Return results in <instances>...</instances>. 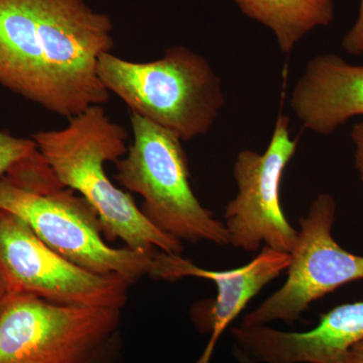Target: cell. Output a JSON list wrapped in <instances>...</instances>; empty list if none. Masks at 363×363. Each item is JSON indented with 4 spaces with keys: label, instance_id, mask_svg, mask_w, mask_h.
<instances>
[{
    "label": "cell",
    "instance_id": "obj_1",
    "mask_svg": "<svg viewBox=\"0 0 363 363\" xmlns=\"http://www.w3.org/2000/svg\"><path fill=\"white\" fill-rule=\"evenodd\" d=\"M38 149L63 187L84 197L96 210L108 240H121L140 252L181 255L182 241L162 233L143 213L133 197L112 183L105 164L128 152V133L102 106H92L69 119L63 130L39 131Z\"/></svg>",
    "mask_w": 363,
    "mask_h": 363
},
{
    "label": "cell",
    "instance_id": "obj_2",
    "mask_svg": "<svg viewBox=\"0 0 363 363\" xmlns=\"http://www.w3.org/2000/svg\"><path fill=\"white\" fill-rule=\"evenodd\" d=\"M98 76L131 113L189 142L206 135L225 104L221 81L204 57L184 45L162 58L136 63L111 52L98 61Z\"/></svg>",
    "mask_w": 363,
    "mask_h": 363
},
{
    "label": "cell",
    "instance_id": "obj_3",
    "mask_svg": "<svg viewBox=\"0 0 363 363\" xmlns=\"http://www.w3.org/2000/svg\"><path fill=\"white\" fill-rule=\"evenodd\" d=\"M130 123L133 142L116 162V180L142 196L140 210L162 233L191 243L228 245L223 222L202 206L193 192L180 138L135 113H131Z\"/></svg>",
    "mask_w": 363,
    "mask_h": 363
},
{
    "label": "cell",
    "instance_id": "obj_4",
    "mask_svg": "<svg viewBox=\"0 0 363 363\" xmlns=\"http://www.w3.org/2000/svg\"><path fill=\"white\" fill-rule=\"evenodd\" d=\"M0 209L25 221L48 247L82 269L121 276L130 285L149 274L156 252L107 245L96 210L71 189L33 193L2 177Z\"/></svg>",
    "mask_w": 363,
    "mask_h": 363
},
{
    "label": "cell",
    "instance_id": "obj_5",
    "mask_svg": "<svg viewBox=\"0 0 363 363\" xmlns=\"http://www.w3.org/2000/svg\"><path fill=\"white\" fill-rule=\"evenodd\" d=\"M121 309L11 294L0 313V363H84L117 334Z\"/></svg>",
    "mask_w": 363,
    "mask_h": 363
},
{
    "label": "cell",
    "instance_id": "obj_6",
    "mask_svg": "<svg viewBox=\"0 0 363 363\" xmlns=\"http://www.w3.org/2000/svg\"><path fill=\"white\" fill-rule=\"evenodd\" d=\"M336 202L323 193L300 219L297 240L291 250L285 284L259 307L245 315L243 326L274 321L292 325L311 306L328 294L363 279V257L344 250L334 240Z\"/></svg>",
    "mask_w": 363,
    "mask_h": 363
},
{
    "label": "cell",
    "instance_id": "obj_7",
    "mask_svg": "<svg viewBox=\"0 0 363 363\" xmlns=\"http://www.w3.org/2000/svg\"><path fill=\"white\" fill-rule=\"evenodd\" d=\"M0 271L13 294L54 304L121 309L130 284L116 274H98L55 252L14 214L0 209Z\"/></svg>",
    "mask_w": 363,
    "mask_h": 363
},
{
    "label": "cell",
    "instance_id": "obj_8",
    "mask_svg": "<svg viewBox=\"0 0 363 363\" xmlns=\"http://www.w3.org/2000/svg\"><path fill=\"white\" fill-rule=\"evenodd\" d=\"M298 147L292 138L290 119L279 114L267 149L262 154L241 150L233 166L238 193L226 205L224 219L229 245L257 252L262 245L290 253L298 231L286 219L279 199L284 173Z\"/></svg>",
    "mask_w": 363,
    "mask_h": 363
},
{
    "label": "cell",
    "instance_id": "obj_9",
    "mask_svg": "<svg viewBox=\"0 0 363 363\" xmlns=\"http://www.w3.org/2000/svg\"><path fill=\"white\" fill-rule=\"evenodd\" d=\"M290 255L264 247L257 257L245 266L227 271L201 269L181 255L156 252L149 274L152 278L175 281L184 278H199L213 281L217 296L211 309L202 320L201 330L211 333L209 342L195 363H211L212 355L223 332L240 316L248 303L264 286L286 271Z\"/></svg>",
    "mask_w": 363,
    "mask_h": 363
},
{
    "label": "cell",
    "instance_id": "obj_10",
    "mask_svg": "<svg viewBox=\"0 0 363 363\" xmlns=\"http://www.w3.org/2000/svg\"><path fill=\"white\" fill-rule=\"evenodd\" d=\"M363 340V301L322 314L315 328L286 332L262 326L248 332V354L259 363H346L348 352Z\"/></svg>",
    "mask_w": 363,
    "mask_h": 363
},
{
    "label": "cell",
    "instance_id": "obj_11",
    "mask_svg": "<svg viewBox=\"0 0 363 363\" xmlns=\"http://www.w3.org/2000/svg\"><path fill=\"white\" fill-rule=\"evenodd\" d=\"M290 105L306 130L331 135L351 117L363 116V65L334 54L315 57L294 87Z\"/></svg>",
    "mask_w": 363,
    "mask_h": 363
},
{
    "label": "cell",
    "instance_id": "obj_12",
    "mask_svg": "<svg viewBox=\"0 0 363 363\" xmlns=\"http://www.w3.org/2000/svg\"><path fill=\"white\" fill-rule=\"evenodd\" d=\"M241 13L274 33L281 52L290 54L307 33L330 25L333 0H233Z\"/></svg>",
    "mask_w": 363,
    "mask_h": 363
},
{
    "label": "cell",
    "instance_id": "obj_13",
    "mask_svg": "<svg viewBox=\"0 0 363 363\" xmlns=\"http://www.w3.org/2000/svg\"><path fill=\"white\" fill-rule=\"evenodd\" d=\"M33 138H16L6 131H0V179L26 157L38 152Z\"/></svg>",
    "mask_w": 363,
    "mask_h": 363
},
{
    "label": "cell",
    "instance_id": "obj_14",
    "mask_svg": "<svg viewBox=\"0 0 363 363\" xmlns=\"http://www.w3.org/2000/svg\"><path fill=\"white\" fill-rule=\"evenodd\" d=\"M344 51L360 56L363 54V0H360L357 20L342 39Z\"/></svg>",
    "mask_w": 363,
    "mask_h": 363
},
{
    "label": "cell",
    "instance_id": "obj_15",
    "mask_svg": "<svg viewBox=\"0 0 363 363\" xmlns=\"http://www.w3.org/2000/svg\"><path fill=\"white\" fill-rule=\"evenodd\" d=\"M119 340L117 334L84 363H119Z\"/></svg>",
    "mask_w": 363,
    "mask_h": 363
},
{
    "label": "cell",
    "instance_id": "obj_16",
    "mask_svg": "<svg viewBox=\"0 0 363 363\" xmlns=\"http://www.w3.org/2000/svg\"><path fill=\"white\" fill-rule=\"evenodd\" d=\"M351 138L354 143L355 167L359 173L360 180L363 184V121L354 124L351 131Z\"/></svg>",
    "mask_w": 363,
    "mask_h": 363
},
{
    "label": "cell",
    "instance_id": "obj_17",
    "mask_svg": "<svg viewBox=\"0 0 363 363\" xmlns=\"http://www.w3.org/2000/svg\"><path fill=\"white\" fill-rule=\"evenodd\" d=\"M346 363H363V340L351 348L346 358Z\"/></svg>",
    "mask_w": 363,
    "mask_h": 363
},
{
    "label": "cell",
    "instance_id": "obj_18",
    "mask_svg": "<svg viewBox=\"0 0 363 363\" xmlns=\"http://www.w3.org/2000/svg\"><path fill=\"white\" fill-rule=\"evenodd\" d=\"M11 294L13 293L11 292V289H9L4 274H2L1 271H0V313L4 310L7 301L11 298Z\"/></svg>",
    "mask_w": 363,
    "mask_h": 363
},
{
    "label": "cell",
    "instance_id": "obj_19",
    "mask_svg": "<svg viewBox=\"0 0 363 363\" xmlns=\"http://www.w3.org/2000/svg\"><path fill=\"white\" fill-rule=\"evenodd\" d=\"M234 357L238 359V363H257L245 354L242 351L236 350V348H234Z\"/></svg>",
    "mask_w": 363,
    "mask_h": 363
}]
</instances>
